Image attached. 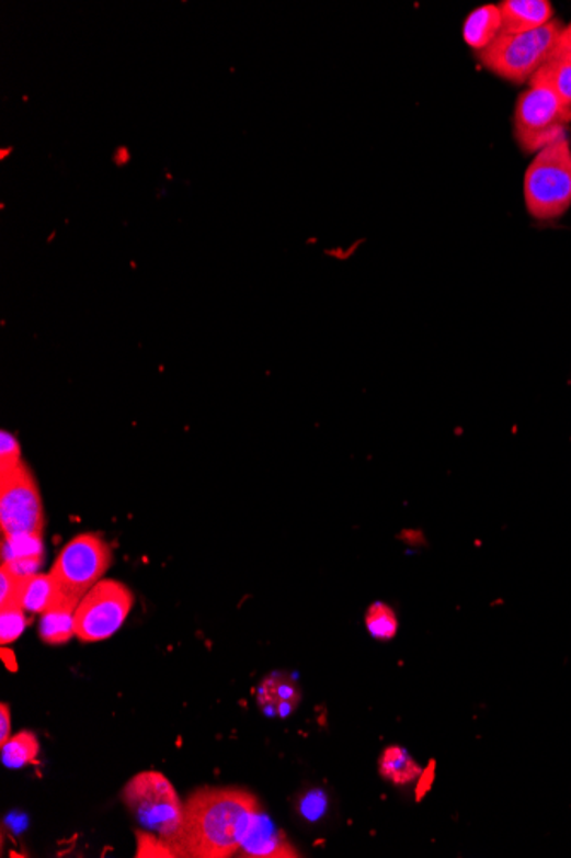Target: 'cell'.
I'll use <instances>...</instances> for the list:
<instances>
[{"instance_id":"83f0119b","label":"cell","mask_w":571,"mask_h":858,"mask_svg":"<svg viewBox=\"0 0 571 858\" xmlns=\"http://www.w3.org/2000/svg\"><path fill=\"white\" fill-rule=\"evenodd\" d=\"M2 658L5 659V665H8L9 670L16 671L18 665H16V658H14V653L11 652V650L2 648Z\"/></svg>"},{"instance_id":"30bf717a","label":"cell","mask_w":571,"mask_h":858,"mask_svg":"<svg viewBox=\"0 0 571 858\" xmlns=\"http://www.w3.org/2000/svg\"><path fill=\"white\" fill-rule=\"evenodd\" d=\"M299 701H301L299 687L288 675H267L261 686L256 687V704L269 716L286 719L298 708Z\"/></svg>"},{"instance_id":"d6986e66","label":"cell","mask_w":571,"mask_h":858,"mask_svg":"<svg viewBox=\"0 0 571 858\" xmlns=\"http://www.w3.org/2000/svg\"><path fill=\"white\" fill-rule=\"evenodd\" d=\"M43 552V534L21 533L4 537L2 561L21 557H38Z\"/></svg>"},{"instance_id":"ba28073f","label":"cell","mask_w":571,"mask_h":858,"mask_svg":"<svg viewBox=\"0 0 571 858\" xmlns=\"http://www.w3.org/2000/svg\"><path fill=\"white\" fill-rule=\"evenodd\" d=\"M0 527L2 537L43 534L45 511L35 476L26 463L0 472Z\"/></svg>"},{"instance_id":"44dd1931","label":"cell","mask_w":571,"mask_h":858,"mask_svg":"<svg viewBox=\"0 0 571 858\" xmlns=\"http://www.w3.org/2000/svg\"><path fill=\"white\" fill-rule=\"evenodd\" d=\"M21 463H23V454H21L20 442L11 432L2 430L0 432V472L14 468Z\"/></svg>"},{"instance_id":"e0dca14e","label":"cell","mask_w":571,"mask_h":858,"mask_svg":"<svg viewBox=\"0 0 571 858\" xmlns=\"http://www.w3.org/2000/svg\"><path fill=\"white\" fill-rule=\"evenodd\" d=\"M38 754V737L30 730H23L20 734L12 735L2 745V763L11 769H21L24 766L35 765Z\"/></svg>"},{"instance_id":"484cf974","label":"cell","mask_w":571,"mask_h":858,"mask_svg":"<svg viewBox=\"0 0 571 858\" xmlns=\"http://www.w3.org/2000/svg\"><path fill=\"white\" fill-rule=\"evenodd\" d=\"M326 805L327 802L326 799H323V795H320V793H310V795L304 800L301 811H304V815H307L308 820H317V817L322 814Z\"/></svg>"},{"instance_id":"8992f818","label":"cell","mask_w":571,"mask_h":858,"mask_svg":"<svg viewBox=\"0 0 571 858\" xmlns=\"http://www.w3.org/2000/svg\"><path fill=\"white\" fill-rule=\"evenodd\" d=\"M109 543L94 533H81L67 542L55 558L50 576L67 597L81 600L112 566Z\"/></svg>"},{"instance_id":"5bb4252c","label":"cell","mask_w":571,"mask_h":858,"mask_svg":"<svg viewBox=\"0 0 571 858\" xmlns=\"http://www.w3.org/2000/svg\"><path fill=\"white\" fill-rule=\"evenodd\" d=\"M59 586L54 582L50 573H38L35 574V576H32V578L23 579L18 603H20L26 612L42 616V613L54 603L55 598L59 597Z\"/></svg>"},{"instance_id":"4316f807","label":"cell","mask_w":571,"mask_h":858,"mask_svg":"<svg viewBox=\"0 0 571 858\" xmlns=\"http://www.w3.org/2000/svg\"><path fill=\"white\" fill-rule=\"evenodd\" d=\"M11 729V710H9V707L5 704V702H2V704H0V745H4L5 742L12 737Z\"/></svg>"},{"instance_id":"6da1fadb","label":"cell","mask_w":571,"mask_h":858,"mask_svg":"<svg viewBox=\"0 0 571 858\" xmlns=\"http://www.w3.org/2000/svg\"><path fill=\"white\" fill-rule=\"evenodd\" d=\"M256 815L259 802L247 790H197L185 802L183 857H231L249 838Z\"/></svg>"},{"instance_id":"7a4b0ae2","label":"cell","mask_w":571,"mask_h":858,"mask_svg":"<svg viewBox=\"0 0 571 858\" xmlns=\"http://www.w3.org/2000/svg\"><path fill=\"white\" fill-rule=\"evenodd\" d=\"M122 802L142 826L160 836L175 857H183L185 804L163 772L142 771L125 784Z\"/></svg>"},{"instance_id":"8fae6325","label":"cell","mask_w":571,"mask_h":858,"mask_svg":"<svg viewBox=\"0 0 571 858\" xmlns=\"http://www.w3.org/2000/svg\"><path fill=\"white\" fill-rule=\"evenodd\" d=\"M81 600L59 594L54 603L39 616L38 636L43 643L59 646L76 636V610Z\"/></svg>"},{"instance_id":"7c38bea8","label":"cell","mask_w":571,"mask_h":858,"mask_svg":"<svg viewBox=\"0 0 571 858\" xmlns=\"http://www.w3.org/2000/svg\"><path fill=\"white\" fill-rule=\"evenodd\" d=\"M503 32V18L500 5L484 4L475 9L464 23V42L472 50L481 52L490 47Z\"/></svg>"},{"instance_id":"4fadbf2b","label":"cell","mask_w":571,"mask_h":858,"mask_svg":"<svg viewBox=\"0 0 571 858\" xmlns=\"http://www.w3.org/2000/svg\"><path fill=\"white\" fill-rule=\"evenodd\" d=\"M241 851L247 857H298L295 848L261 814L256 815L252 832L243 843Z\"/></svg>"},{"instance_id":"ffe728a7","label":"cell","mask_w":571,"mask_h":858,"mask_svg":"<svg viewBox=\"0 0 571 858\" xmlns=\"http://www.w3.org/2000/svg\"><path fill=\"white\" fill-rule=\"evenodd\" d=\"M26 610L20 603L0 607V643L2 646L14 643L26 629Z\"/></svg>"},{"instance_id":"603a6c76","label":"cell","mask_w":571,"mask_h":858,"mask_svg":"<svg viewBox=\"0 0 571 858\" xmlns=\"http://www.w3.org/2000/svg\"><path fill=\"white\" fill-rule=\"evenodd\" d=\"M43 561H45V555L12 558V561H2V567L14 574L18 579H27L38 574L39 567L43 566Z\"/></svg>"},{"instance_id":"5b68a950","label":"cell","mask_w":571,"mask_h":858,"mask_svg":"<svg viewBox=\"0 0 571 858\" xmlns=\"http://www.w3.org/2000/svg\"><path fill=\"white\" fill-rule=\"evenodd\" d=\"M571 124V105L546 88L522 91L513 114V136L522 151L539 153L560 137Z\"/></svg>"},{"instance_id":"ac0fdd59","label":"cell","mask_w":571,"mask_h":858,"mask_svg":"<svg viewBox=\"0 0 571 858\" xmlns=\"http://www.w3.org/2000/svg\"><path fill=\"white\" fill-rule=\"evenodd\" d=\"M366 629L375 640L389 641L397 634L396 612L390 609L389 605L384 601H377V603L369 605L368 612L365 617Z\"/></svg>"},{"instance_id":"7402d4cb","label":"cell","mask_w":571,"mask_h":858,"mask_svg":"<svg viewBox=\"0 0 571 858\" xmlns=\"http://www.w3.org/2000/svg\"><path fill=\"white\" fill-rule=\"evenodd\" d=\"M137 851L136 857H175L167 843L160 836H152L151 833L137 832Z\"/></svg>"},{"instance_id":"9a60e30c","label":"cell","mask_w":571,"mask_h":858,"mask_svg":"<svg viewBox=\"0 0 571 858\" xmlns=\"http://www.w3.org/2000/svg\"><path fill=\"white\" fill-rule=\"evenodd\" d=\"M378 769H380L381 778L396 784L412 783L421 778V772H423V769L412 759L411 754L399 745H390L381 753Z\"/></svg>"},{"instance_id":"3957f363","label":"cell","mask_w":571,"mask_h":858,"mask_svg":"<svg viewBox=\"0 0 571 858\" xmlns=\"http://www.w3.org/2000/svg\"><path fill=\"white\" fill-rule=\"evenodd\" d=\"M525 206L540 222L563 216L571 206V148L567 136L540 149L524 177Z\"/></svg>"},{"instance_id":"277c9868","label":"cell","mask_w":571,"mask_h":858,"mask_svg":"<svg viewBox=\"0 0 571 858\" xmlns=\"http://www.w3.org/2000/svg\"><path fill=\"white\" fill-rule=\"evenodd\" d=\"M563 27L560 20H552L534 32H502L490 47L478 52V60L498 78L524 84L548 63Z\"/></svg>"},{"instance_id":"52a82bcc","label":"cell","mask_w":571,"mask_h":858,"mask_svg":"<svg viewBox=\"0 0 571 858\" xmlns=\"http://www.w3.org/2000/svg\"><path fill=\"white\" fill-rule=\"evenodd\" d=\"M136 597L117 579H102L81 598L76 610V637L82 643L110 640L127 621Z\"/></svg>"},{"instance_id":"9c48e42d","label":"cell","mask_w":571,"mask_h":858,"mask_svg":"<svg viewBox=\"0 0 571 858\" xmlns=\"http://www.w3.org/2000/svg\"><path fill=\"white\" fill-rule=\"evenodd\" d=\"M500 5L503 32H534L555 20V8L549 0H505Z\"/></svg>"},{"instance_id":"cb8c5ba5","label":"cell","mask_w":571,"mask_h":858,"mask_svg":"<svg viewBox=\"0 0 571 858\" xmlns=\"http://www.w3.org/2000/svg\"><path fill=\"white\" fill-rule=\"evenodd\" d=\"M21 583L14 574L9 573L5 567H0V607L9 603H18L20 598Z\"/></svg>"},{"instance_id":"2e32d148","label":"cell","mask_w":571,"mask_h":858,"mask_svg":"<svg viewBox=\"0 0 571 858\" xmlns=\"http://www.w3.org/2000/svg\"><path fill=\"white\" fill-rule=\"evenodd\" d=\"M529 87L546 88L571 105V64L551 55L548 63L530 78Z\"/></svg>"},{"instance_id":"d4e9b609","label":"cell","mask_w":571,"mask_h":858,"mask_svg":"<svg viewBox=\"0 0 571 858\" xmlns=\"http://www.w3.org/2000/svg\"><path fill=\"white\" fill-rule=\"evenodd\" d=\"M552 57H558V59L567 60V63L571 64V23L567 24L563 27V32L558 36Z\"/></svg>"}]
</instances>
